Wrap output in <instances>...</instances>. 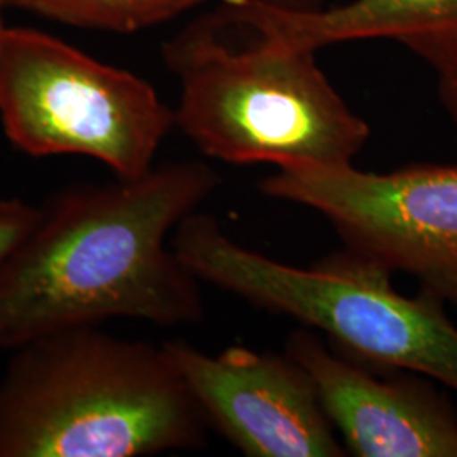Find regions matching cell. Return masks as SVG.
<instances>
[{
	"label": "cell",
	"instance_id": "11",
	"mask_svg": "<svg viewBox=\"0 0 457 457\" xmlns=\"http://www.w3.org/2000/svg\"><path fill=\"white\" fill-rule=\"evenodd\" d=\"M41 217V207L19 198L0 196V264L31 232Z\"/></svg>",
	"mask_w": 457,
	"mask_h": 457
},
{
	"label": "cell",
	"instance_id": "7",
	"mask_svg": "<svg viewBox=\"0 0 457 457\" xmlns=\"http://www.w3.org/2000/svg\"><path fill=\"white\" fill-rule=\"evenodd\" d=\"M209 427L251 457H343L309 373L288 354L163 343Z\"/></svg>",
	"mask_w": 457,
	"mask_h": 457
},
{
	"label": "cell",
	"instance_id": "12",
	"mask_svg": "<svg viewBox=\"0 0 457 457\" xmlns=\"http://www.w3.org/2000/svg\"><path fill=\"white\" fill-rule=\"evenodd\" d=\"M437 75H439L437 94H439L442 107L457 124V65L439 71Z\"/></svg>",
	"mask_w": 457,
	"mask_h": 457
},
{
	"label": "cell",
	"instance_id": "10",
	"mask_svg": "<svg viewBox=\"0 0 457 457\" xmlns=\"http://www.w3.org/2000/svg\"><path fill=\"white\" fill-rule=\"evenodd\" d=\"M205 0H11L31 11L82 29L136 33L166 22Z\"/></svg>",
	"mask_w": 457,
	"mask_h": 457
},
{
	"label": "cell",
	"instance_id": "3",
	"mask_svg": "<svg viewBox=\"0 0 457 457\" xmlns=\"http://www.w3.org/2000/svg\"><path fill=\"white\" fill-rule=\"evenodd\" d=\"M253 34L254 43L232 45L217 12L164 45V63L181 85L175 126L224 163L351 166L370 124L334 88L315 51Z\"/></svg>",
	"mask_w": 457,
	"mask_h": 457
},
{
	"label": "cell",
	"instance_id": "14",
	"mask_svg": "<svg viewBox=\"0 0 457 457\" xmlns=\"http://www.w3.org/2000/svg\"><path fill=\"white\" fill-rule=\"evenodd\" d=\"M7 5H11V0H0V41H2L5 31L9 29V28L5 26V22H4V9H5Z\"/></svg>",
	"mask_w": 457,
	"mask_h": 457
},
{
	"label": "cell",
	"instance_id": "9",
	"mask_svg": "<svg viewBox=\"0 0 457 457\" xmlns=\"http://www.w3.org/2000/svg\"><path fill=\"white\" fill-rule=\"evenodd\" d=\"M228 19L287 48L319 51L361 39H390L437 73L457 65V0H351L334 9L283 11L254 0H222Z\"/></svg>",
	"mask_w": 457,
	"mask_h": 457
},
{
	"label": "cell",
	"instance_id": "13",
	"mask_svg": "<svg viewBox=\"0 0 457 457\" xmlns=\"http://www.w3.org/2000/svg\"><path fill=\"white\" fill-rule=\"evenodd\" d=\"M270 7H277L283 11H295V12H309L322 9V0H254Z\"/></svg>",
	"mask_w": 457,
	"mask_h": 457
},
{
	"label": "cell",
	"instance_id": "8",
	"mask_svg": "<svg viewBox=\"0 0 457 457\" xmlns=\"http://www.w3.org/2000/svg\"><path fill=\"white\" fill-rule=\"evenodd\" d=\"M285 353L311 376L347 454L457 457V413L432 379L381 378L309 327L288 337Z\"/></svg>",
	"mask_w": 457,
	"mask_h": 457
},
{
	"label": "cell",
	"instance_id": "1",
	"mask_svg": "<svg viewBox=\"0 0 457 457\" xmlns=\"http://www.w3.org/2000/svg\"><path fill=\"white\" fill-rule=\"evenodd\" d=\"M219 185L211 166L180 162L51 196L0 264V351L112 319L200 322V279L166 241Z\"/></svg>",
	"mask_w": 457,
	"mask_h": 457
},
{
	"label": "cell",
	"instance_id": "2",
	"mask_svg": "<svg viewBox=\"0 0 457 457\" xmlns=\"http://www.w3.org/2000/svg\"><path fill=\"white\" fill-rule=\"evenodd\" d=\"M0 379V457L195 451L209 424L162 345L77 327L22 344Z\"/></svg>",
	"mask_w": 457,
	"mask_h": 457
},
{
	"label": "cell",
	"instance_id": "6",
	"mask_svg": "<svg viewBox=\"0 0 457 457\" xmlns=\"http://www.w3.org/2000/svg\"><path fill=\"white\" fill-rule=\"evenodd\" d=\"M260 190L322 213L345 249L407 273L422 292L457 309V163L388 173L354 164L278 170Z\"/></svg>",
	"mask_w": 457,
	"mask_h": 457
},
{
	"label": "cell",
	"instance_id": "4",
	"mask_svg": "<svg viewBox=\"0 0 457 457\" xmlns=\"http://www.w3.org/2000/svg\"><path fill=\"white\" fill-rule=\"evenodd\" d=\"M170 245L198 279L324 332L344 354L457 392V327L436 296L396 292L385 266L349 249L313 268L283 264L237 245L215 217L196 211Z\"/></svg>",
	"mask_w": 457,
	"mask_h": 457
},
{
	"label": "cell",
	"instance_id": "5",
	"mask_svg": "<svg viewBox=\"0 0 457 457\" xmlns=\"http://www.w3.org/2000/svg\"><path fill=\"white\" fill-rule=\"evenodd\" d=\"M0 120L29 156H87L131 180L154 168L175 111L131 71L54 36L9 28L0 41Z\"/></svg>",
	"mask_w": 457,
	"mask_h": 457
}]
</instances>
